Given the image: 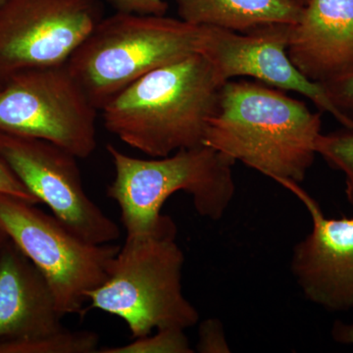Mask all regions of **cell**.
Listing matches in <instances>:
<instances>
[{"label":"cell","mask_w":353,"mask_h":353,"mask_svg":"<svg viewBox=\"0 0 353 353\" xmlns=\"http://www.w3.org/2000/svg\"><path fill=\"white\" fill-rule=\"evenodd\" d=\"M321 125V114L278 88L230 80L221 90L203 145L285 188L305 179Z\"/></svg>","instance_id":"6da1fadb"},{"label":"cell","mask_w":353,"mask_h":353,"mask_svg":"<svg viewBox=\"0 0 353 353\" xmlns=\"http://www.w3.org/2000/svg\"><path fill=\"white\" fill-rule=\"evenodd\" d=\"M225 82L202 54L153 70L101 109L105 129L150 157L203 145Z\"/></svg>","instance_id":"7a4b0ae2"},{"label":"cell","mask_w":353,"mask_h":353,"mask_svg":"<svg viewBox=\"0 0 353 353\" xmlns=\"http://www.w3.org/2000/svg\"><path fill=\"white\" fill-rule=\"evenodd\" d=\"M171 217L152 234L127 236L103 284L88 294V308L126 322L134 339L153 330H187L199 320L183 292L185 255Z\"/></svg>","instance_id":"3957f363"},{"label":"cell","mask_w":353,"mask_h":353,"mask_svg":"<svg viewBox=\"0 0 353 353\" xmlns=\"http://www.w3.org/2000/svg\"><path fill=\"white\" fill-rule=\"evenodd\" d=\"M106 150L115 170L108 196L119 205L127 236L159 229L169 217L161 214L163 204L176 192L192 196L196 212L211 220L221 219L233 201L234 162L208 145L153 159L129 157L112 145Z\"/></svg>","instance_id":"277c9868"},{"label":"cell","mask_w":353,"mask_h":353,"mask_svg":"<svg viewBox=\"0 0 353 353\" xmlns=\"http://www.w3.org/2000/svg\"><path fill=\"white\" fill-rule=\"evenodd\" d=\"M206 32L181 18L117 12L101 21L67 66L101 110L153 70L202 54Z\"/></svg>","instance_id":"5b68a950"},{"label":"cell","mask_w":353,"mask_h":353,"mask_svg":"<svg viewBox=\"0 0 353 353\" xmlns=\"http://www.w3.org/2000/svg\"><path fill=\"white\" fill-rule=\"evenodd\" d=\"M36 205L0 194V225L41 272L60 311L85 313L88 292L103 284L120 246L88 243Z\"/></svg>","instance_id":"8992f818"},{"label":"cell","mask_w":353,"mask_h":353,"mask_svg":"<svg viewBox=\"0 0 353 353\" xmlns=\"http://www.w3.org/2000/svg\"><path fill=\"white\" fill-rule=\"evenodd\" d=\"M97 111L67 64L20 72L0 85V132L50 141L79 159L97 148Z\"/></svg>","instance_id":"52a82bcc"},{"label":"cell","mask_w":353,"mask_h":353,"mask_svg":"<svg viewBox=\"0 0 353 353\" xmlns=\"http://www.w3.org/2000/svg\"><path fill=\"white\" fill-rule=\"evenodd\" d=\"M103 14L102 0H3L0 85L20 72L68 63Z\"/></svg>","instance_id":"ba28073f"},{"label":"cell","mask_w":353,"mask_h":353,"mask_svg":"<svg viewBox=\"0 0 353 353\" xmlns=\"http://www.w3.org/2000/svg\"><path fill=\"white\" fill-rule=\"evenodd\" d=\"M0 158L52 215L83 240L112 243L120 228L83 190L78 157L50 141L0 132Z\"/></svg>","instance_id":"9c48e42d"},{"label":"cell","mask_w":353,"mask_h":353,"mask_svg":"<svg viewBox=\"0 0 353 353\" xmlns=\"http://www.w3.org/2000/svg\"><path fill=\"white\" fill-rule=\"evenodd\" d=\"M292 26L264 25L245 32L208 27L202 55L214 65L225 82L250 77L269 87L303 94L343 127L353 130V118L332 101L324 85L308 80L290 61L287 50Z\"/></svg>","instance_id":"30bf717a"},{"label":"cell","mask_w":353,"mask_h":353,"mask_svg":"<svg viewBox=\"0 0 353 353\" xmlns=\"http://www.w3.org/2000/svg\"><path fill=\"white\" fill-rule=\"evenodd\" d=\"M285 189L310 214V233L294 246L290 269L309 301L330 312L353 309V218L331 219L299 183Z\"/></svg>","instance_id":"8fae6325"},{"label":"cell","mask_w":353,"mask_h":353,"mask_svg":"<svg viewBox=\"0 0 353 353\" xmlns=\"http://www.w3.org/2000/svg\"><path fill=\"white\" fill-rule=\"evenodd\" d=\"M290 61L314 83L353 71V0H308L290 29Z\"/></svg>","instance_id":"7c38bea8"},{"label":"cell","mask_w":353,"mask_h":353,"mask_svg":"<svg viewBox=\"0 0 353 353\" xmlns=\"http://www.w3.org/2000/svg\"><path fill=\"white\" fill-rule=\"evenodd\" d=\"M50 284L12 241L0 257V343L64 329Z\"/></svg>","instance_id":"4fadbf2b"},{"label":"cell","mask_w":353,"mask_h":353,"mask_svg":"<svg viewBox=\"0 0 353 353\" xmlns=\"http://www.w3.org/2000/svg\"><path fill=\"white\" fill-rule=\"evenodd\" d=\"M176 4L183 21L239 32L264 25L296 24L303 10L292 0H176Z\"/></svg>","instance_id":"5bb4252c"},{"label":"cell","mask_w":353,"mask_h":353,"mask_svg":"<svg viewBox=\"0 0 353 353\" xmlns=\"http://www.w3.org/2000/svg\"><path fill=\"white\" fill-rule=\"evenodd\" d=\"M99 334L92 331L62 329L26 340L0 343V353H95Z\"/></svg>","instance_id":"9a60e30c"},{"label":"cell","mask_w":353,"mask_h":353,"mask_svg":"<svg viewBox=\"0 0 353 353\" xmlns=\"http://www.w3.org/2000/svg\"><path fill=\"white\" fill-rule=\"evenodd\" d=\"M333 134H320L316 152L345 176V196L353 208V130Z\"/></svg>","instance_id":"2e32d148"},{"label":"cell","mask_w":353,"mask_h":353,"mask_svg":"<svg viewBox=\"0 0 353 353\" xmlns=\"http://www.w3.org/2000/svg\"><path fill=\"white\" fill-rule=\"evenodd\" d=\"M99 353H192L190 341L185 330L164 328L157 330V334L134 339L121 347H99Z\"/></svg>","instance_id":"e0dca14e"},{"label":"cell","mask_w":353,"mask_h":353,"mask_svg":"<svg viewBox=\"0 0 353 353\" xmlns=\"http://www.w3.org/2000/svg\"><path fill=\"white\" fill-rule=\"evenodd\" d=\"M196 350L201 353L230 352L224 329L218 319H208L199 326Z\"/></svg>","instance_id":"ac0fdd59"},{"label":"cell","mask_w":353,"mask_h":353,"mask_svg":"<svg viewBox=\"0 0 353 353\" xmlns=\"http://www.w3.org/2000/svg\"><path fill=\"white\" fill-rule=\"evenodd\" d=\"M326 88L332 101L341 110L353 112V71L322 83Z\"/></svg>","instance_id":"d6986e66"},{"label":"cell","mask_w":353,"mask_h":353,"mask_svg":"<svg viewBox=\"0 0 353 353\" xmlns=\"http://www.w3.org/2000/svg\"><path fill=\"white\" fill-rule=\"evenodd\" d=\"M108 2L117 12L138 15L162 16L168 10L164 0H102Z\"/></svg>","instance_id":"ffe728a7"},{"label":"cell","mask_w":353,"mask_h":353,"mask_svg":"<svg viewBox=\"0 0 353 353\" xmlns=\"http://www.w3.org/2000/svg\"><path fill=\"white\" fill-rule=\"evenodd\" d=\"M0 194H7L23 199L32 204L39 203L30 190L23 185L12 171L9 169L6 162L0 158Z\"/></svg>","instance_id":"44dd1931"},{"label":"cell","mask_w":353,"mask_h":353,"mask_svg":"<svg viewBox=\"0 0 353 353\" xmlns=\"http://www.w3.org/2000/svg\"><path fill=\"white\" fill-rule=\"evenodd\" d=\"M332 336L336 343L353 345V323L347 324L343 321L334 322L332 328Z\"/></svg>","instance_id":"7402d4cb"},{"label":"cell","mask_w":353,"mask_h":353,"mask_svg":"<svg viewBox=\"0 0 353 353\" xmlns=\"http://www.w3.org/2000/svg\"><path fill=\"white\" fill-rule=\"evenodd\" d=\"M9 241H10V238H9L8 234H7L3 228L0 225V257H1L4 248H6Z\"/></svg>","instance_id":"603a6c76"},{"label":"cell","mask_w":353,"mask_h":353,"mask_svg":"<svg viewBox=\"0 0 353 353\" xmlns=\"http://www.w3.org/2000/svg\"><path fill=\"white\" fill-rule=\"evenodd\" d=\"M292 1H294V3L297 4V6L303 7L306 3H307L308 0H292Z\"/></svg>","instance_id":"cb8c5ba5"},{"label":"cell","mask_w":353,"mask_h":353,"mask_svg":"<svg viewBox=\"0 0 353 353\" xmlns=\"http://www.w3.org/2000/svg\"><path fill=\"white\" fill-rule=\"evenodd\" d=\"M2 1H3V0H0V3H1Z\"/></svg>","instance_id":"d4e9b609"},{"label":"cell","mask_w":353,"mask_h":353,"mask_svg":"<svg viewBox=\"0 0 353 353\" xmlns=\"http://www.w3.org/2000/svg\"></svg>","instance_id":"484cf974"}]
</instances>
